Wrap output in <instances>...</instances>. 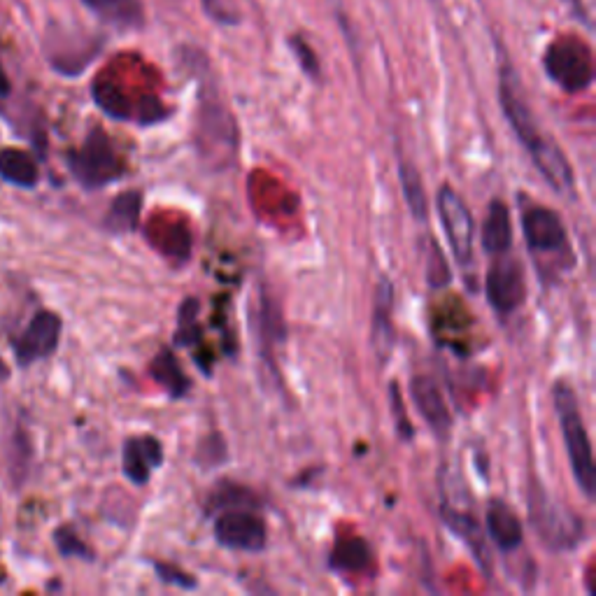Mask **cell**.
I'll return each mask as SVG.
<instances>
[{
	"label": "cell",
	"mask_w": 596,
	"mask_h": 596,
	"mask_svg": "<svg viewBox=\"0 0 596 596\" xmlns=\"http://www.w3.org/2000/svg\"><path fill=\"white\" fill-rule=\"evenodd\" d=\"M105 24L119 28H140L145 24V12L140 0H82Z\"/></svg>",
	"instance_id": "ac0fdd59"
},
{
	"label": "cell",
	"mask_w": 596,
	"mask_h": 596,
	"mask_svg": "<svg viewBox=\"0 0 596 596\" xmlns=\"http://www.w3.org/2000/svg\"><path fill=\"white\" fill-rule=\"evenodd\" d=\"M61 317L52 310H40L31 319L26 331L14 340V354L19 366H31L35 361L52 357L61 340Z\"/></svg>",
	"instance_id": "30bf717a"
},
{
	"label": "cell",
	"mask_w": 596,
	"mask_h": 596,
	"mask_svg": "<svg viewBox=\"0 0 596 596\" xmlns=\"http://www.w3.org/2000/svg\"><path fill=\"white\" fill-rule=\"evenodd\" d=\"M154 571H156V576L163 580V583H168L173 587H180V590H196V587H198L194 576H189V573L175 569L173 564L154 562Z\"/></svg>",
	"instance_id": "83f0119b"
},
{
	"label": "cell",
	"mask_w": 596,
	"mask_h": 596,
	"mask_svg": "<svg viewBox=\"0 0 596 596\" xmlns=\"http://www.w3.org/2000/svg\"><path fill=\"white\" fill-rule=\"evenodd\" d=\"M487 536L501 552H517L524 543V529L520 517L506 501L494 499L487 506Z\"/></svg>",
	"instance_id": "9a60e30c"
},
{
	"label": "cell",
	"mask_w": 596,
	"mask_h": 596,
	"mask_svg": "<svg viewBox=\"0 0 596 596\" xmlns=\"http://www.w3.org/2000/svg\"><path fill=\"white\" fill-rule=\"evenodd\" d=\"M54 543L63 557H82V559H94V552H91L80 536L75 534V529L61 527L56 529Z\"/></svg>",
	"instance_id": "d4e9b609"
},
{
	"label": "cell",
	"mask_w": 596,
	"mask_h": 596,
	"mask_svg": "<svg viewBox=\"0 0 596 596\" xmlns=\"http://www.w3.org/2000/svg\"><path fill=\"white\" fill-rule=\"evenodd\" d=\"M522 231L527 240L529 252L536 259L555 257L557 271L571 268V245L562 217L555 210L543 208V205H531L522 212Z\"/></svg>",
	"instance_id": "5b68a950"
},
{
	"label": "cell",
	"mask_w": 596,
	"mask_h": 596,
	"mask_svg": "<svg viewBox=\"0 0 596 596\" xmlns=\"http://www.w3.org/2000/svg\"><path fill=\"white\" fill-rule=\"evenodd\" d=\"M441 515H443L445 527L468 545V550H471V555H473L475 562H478L480 569L485 571L487 576H492V562H489L485 531H482L480 524L475 522V517L464 513V510H457V508L447 506V503L443 506Z\"/></svg>",
	"instance_id": "2e32d148"
},
{
	"label": "cell",
	"mask_w": 596,
	"mask_h": 596,
	"mask_svg": "<svg viewBox=\"0 0 596 596\" xmlns=\"http://www.w3.org/2000/svg\"><path fill=\"white\" fill-rule=\"evenodd\" d=\"M140 210H143V194L140 191H124L112 201L108 215L103 219V226L112 233L136 231Z\"/></svg>",
	"instance_id": "ffe728a7"
},
{
	"label": "cell",
	"mask_w": 596,
	"mask_h": 596,
	"mask_svg": "<svg viewBox=\"0 0 596 596\" xmlns=\"http://www.w3.org/2000/svg\"><path fill=\"white\" fill-rule=\"evenodd\" d=\"M438 215H441L447 243H450L452 257L459 266H471L473 264V215L468 210L457 191H454L450 184H443L441 191H438Z\"/></svg>",
	"instance_id": "ba28073f"
},
{
	"label": "cell",
	"mask_w": 596,
	"mask_h": 596,
	"mask_svg": "<svg viewBox=\"0 0 596 596\" xmlns=\"http://www.w3.org/2000/svg\"><path fill=\"white\" fill-rule=\"evenodd\" d=\"M152 375L159 385L166 389V392L173 396V399H180L182 394H187L189 389V380L184 378L180 364L173 357V352L163 350L159 352V357L152 361Z\"/></svg>",
	"instance_id": "7402d4cb"
},
{
	"label": "cell",
	"mask_w": 596,
	"mask_h": 596,
	"mask_svg": "<svg viewBox=\"0 0 596 596\" xmlns=\"http://www.w3.org/2000/svg\"><path fill=\"white\" fill-rule=\"evenodd\" d=\"M124 475L133 485H147L154 468L163 464V445L154 436H133L124 443Z\"/></svg>",
	"instance_id": "4fadbf2b"
},
{
	"label": "cell",
	"mask_w": 596,
	"mask_h": 596,
	"mask_svg": "<svg viewBox=\"0 0 596 596\" xmlns=\"http://www.w3.org/2000/svg\"><path fill=\"white\" fill-rule=\"evenodd\" d=\"M371 552H368V545L361 541H350L338 545L331 555V569L338 571H359L361 566L368 562Z\"/></svg>",
	"instance_id": "603a6c76"
},
{
	"label": "cell",
	"mask_w": 596,
	"mask_h": 596,
	"mask_svg": "<svg viewBox=\"0 0 596 596\" xmlns=\"http://www.w3.org/2000/svg\"><path fill=\"white\" fill-rule=\"evenodd\" d=\"M399 177H401L403 198H406L410 215H413L417 222H427V217H429L427 191H424L422 177H420V173H417V168L413 166V163L401 161Z\"/></svg>",
	"instance_id": "44dd1931"
},
{
	"label": "cell",
	"mask_w": 596,
	"mask_h": 596,
	"mask_svg": "<svg viewBox=\"0 0 596 596\" xmlns=\"http://www.w3.org/2000/svg\"><path fill=\"white\" fill-rule=\"evenodd\" d=\"M203 12L208 14L212 21H217L219 26H238L240 14L233 10L231 5H226L224 0H201Z\"/></svg>",
	"instance_id": "f1b7e54d"
},
{
	"label": "cell",
	"mask_w": 596,
	"mask_h": 596,
	"mask_svg": "<svg viewBox=\"0 0 596 596\" xmlns=\"http://www.w3.org/2000/svg\"><path fill=\"white\" fill-rule=\"evenodd\" d=\"M552 399H555V410L559 427H562L566 454H569L573 478H576L578 487L583 489L587 499H594L596 494V468L592 457V443L587 436V427L580 415V406L571 385L566 382H557L552 389Z\"/></svg>",
	"instance_id": "3957f363"
},
{
	"label": "cell",
	"mask_w": 596,
	"mask_h": 596,
	"mask_svg": "<svg viewBox=\"0 0 596 596\" xmlns=\"http://www.w3.org/2000/svg\"><path fill=\"white\" fill-rule=\"evenodd\" d=\"M70 173L82 187L98 189L124 175V163L101 129H94L77 152L68 154Z\"/></svg>",
	"instance_id": "277c9868"
},
{
	"label": "cell",
	"mask_w": 596,
	"mask_h": 596,
	"mask_svg": "<svg viewBox=\"0 0 596 596\" xmlns=\"http://www.w3.org/2000/svg\"><path fill=\"white\" fill-rule=\"evenodd\" d=\"M198 131L205 138V143H219L236 147V124L229 115V110L215 98V91L210 87L201 89V110H198Z\"/></svg>",
	"instance_id": "5bb4252c"
},
{
	"label": "cell",
	"mask_w": 596,
	"mask_h": 596,
	"mask_svg": "<svg viewBox=\"0 0 596 596\" xmlns=\"http://www.w3.org/2000/svg\"><path fill=\"white\" fill-rule=\"evenodd\" d=\"M485 278V292L487 301L492 305L499 317H510L513 312L522 308L524 298H527V282H524V268L513 254H499L492 257Z\"/></svg>",
	"instance_id": "52a82bcc"
},
{
	"label": "cell",
	"mask_w": 596,
	"mask_h": 596,
	"mask_svg": "<svg viewBox=\"0 0 596 596\" xmlns=\"http://www.w3.org/2000/svg\"><path fill=\"white\" fill-rule=\"evenodd\" d=\"M7 378H10V368H7V364H5V359L0 357V382H5Z\"/></svg>",
	"instance_id": "1f68e13d"
},
{
	"label": "cell",
	"mask_w": 596,
	"mask_h": 596,
	"mask_svg": "<svg viewBox=\"0 0 596 596\" xmlns=\"http://www.w3.org/2000/svg\"><path fill=\"white\" fill-rule=\"evenodd\" d=\"M0 177L5 182L17 184V187L31 189L38 184L40 173L31 154L19 147H7L0 149Z\"/></svg>",
	"instance_id": "d6986e66"
},
{
	"label": "cell",
	"mask_w": 596,
	"mask_h": 596,
	"mask_svg": "<svg viewBox=\"0 0 596 596\" xmlns=\"http://www.w3.org/2000/svg\"><path fill=\"white\" fill-rule=\"evenodd\" d=\"M543 68L550 80L569 94L585 91L594 80L592 54L580 40L562 38L552 42L543 56Z\"/></svg>",
	"instance_id": "8992f818"
},
{
	"label": "cell",
	"mask_w": 596,
	"mask_h": 596,
	"mask_svg": "<svg viewBox=\"0 0 596 596\" xmlns=\"http://www.w3.org/2000/svg\"><path fill=\"white\" fill-rule=\"evenodd\" d=\"M389 403H392L394 424H396V431H399V436L403 438V441H413V436H415L413 424H410V420L406 417V406H403L399 385H396V382L389 385Z\"/></svg>",
	"instance_id": "4316f807"
},
{
	"label": "cell",
	"mask_w": 596,
	"mask_h": 596,
	"mask_svg": "<svg viewBox=\"0 0 596 596\" xmlns=\"http://www.w3.org/2000/svg\"><path fill=\"white\" fill-rule=\"evenodd\" d=\"M289 49L294 52L298 66H301L303 73L308 77H312V80H317V77H319V59H317V54L312 52V47L308 45V42H305L301 35H292V38H289Z\"/></svg>",
	"instance_id": "484cf974"
},
{
	"label": "cell",
	"mask_w": 596,
	"mask_h": 596,
	"mask_svg": "<svg viewBox=\"0 0 596 596\" xmlns=\"http://www.w3.org/2000/svg\"><path fill=\"white\" fill-rule=\"evenodd\" d=\"M429 247L431 252H434V257L429 261V271H427V278H429V285L431 287H443L450 282V268L443 261V252L438 250V245H434V240H429Z\"/></svg>",
	"instance_id": "f546056e"
},
{
	"label": "cell",
	"mask_w": 596,
	"mask_h": 596,
	"mask_svg": "<svg viewBox=\"0 0 596 596\" xmlns=\"http://www.w3.org/2000/svg\"><path fill=\"white\" fill-rule=\"evenodd\" d=\"M529 524L538 541L550 552L576 550L585 538V524L580 517L557 501L541 482L529 487Z\"/></svg>",
	"instance_id": "7a4b0ae2"
},
{
	"label": "cell",
	"mask_w": 596,
	"mask_h": 596,
	"mask_svg": "<svg viewBox=\"0 0 596 596\" xmlns=\"http://www.w3.org/2000/svg\"><path fill=\"white\" fill-rule=\"evenodd\" d=\"M410 396H413L417 413L427 422V427L434 431L436 438L445 441L452 429V415L436 382L429 375H415L410 380Z\"/></svg>",
	"instance_id": "8fae6325"
},
{
	"label": "cell",
	"mask_w": 596,
	"mask_h": 596,
	"mask_svg": "<svg viewBox=\"0 0 596 596\" xmlns=\"http://www.w3.org/2000/svg\"><path fill=\"white\" fill-rule=\"evenodd\" d=\"M394 285L387 278H382L373 294V319H371V343L378 354L380 364H385L394 350Z\"/></svg>",
	"instance_id": "7c38bea8"
},
{
	"label": "cell",
	"mask_w": 596,
	"mask_h": 596,
	"mask_svg": "<svg viewBox=\"0 0 596 596\" xmlns=\"http://www.w3.org/2000/svg\"><path fill=\"white\" fill-rule=\"evenodd\" d=\"M513 247V222H510L508 205L494 198L489 203L485 224H482V250L489 257H499V254L510 252Z\"/></svg>",
	"instance_id": "e0dca14e"
},
{
	"label": "cell",
	"mask_w": 596,
	"mask_h": 596,
	"mask_svg": "<svg viewBox=\"0 0 596 596\" xmlns=\"http://www.w3.org/2000/svg\"><path fill=\"white\" fill-rule=\"evenodd\" d=\"M215 538L222 548L240 552H261L266 548L268 529L259 515L245 508L226 510L215 522Z\"/></svg>",
	"instance_id": "9c48e42d"
},
{
	"label": "cell",
	"mask_w": 596,
	"mask_h": 596,
	"mask_svg": "<svg viewBox=\"0 0 596 596\" xmlns=\"http://www.w3.org/2000/svg\"><path fill=\"white\" fill-rule=\"evenodd\" d=\"M499 101L501 110L506 115L510 129L515 131V136L527 149V154L534 161L548 184L559 194H573V170L571 163L566 161L562 149H559L552 140L543 136V131L538 129V122L531 112L527 96H524L522 82L517 77L515 68L508 61L501 63L499 68Z\"/></svg>",
	"instance_id": "6da1fadb"
},
{
	"label": "cell",
	"mask_w": 596,
	"mask_h": 596,
	"mask_svg": "<svg viewBox=\"0 0 596 596\" xmlns=\"http://www.w3.org/2000/svg\"><path fill=\"white\" fill-rule=\"evenodd\" d=\"M10 94V80H7L5 70L0 68V96H7Z\"/></svg>",
	"instance_id": "4dcf8cb0"
},
{
	"label": "cell",
	"mask_w": 596,
	"mask_h": 596,
	"mask_svg": "<svg viewBox=\"0 0 596 596\" xmlns=\"http://www.w3.org/2000/svg\"><path fill=\"white\" fill-rule=\"evenodd\" d=\"M198 310H201V305H198L196 298H187V301L182 303L180 308V326H177V336H175V343L182 345V347H189L194 345L198 338Z\"/></svg>",
	"instance_id": "cb8c5ba5"
}]
</instances>
